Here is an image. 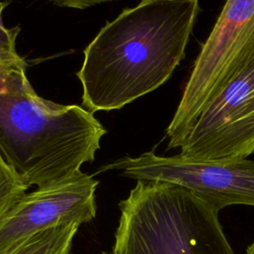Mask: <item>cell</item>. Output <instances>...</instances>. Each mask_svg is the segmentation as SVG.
<instances>
[{"instance_id":"8992f818","label":"cell","mask_w":254,"mask_h":254,"mask_svg":"<svg viewBox=\"0 0 254 254\" xmlns=\"http://www.w3.org/2000/svg\"><path fill=\"white\" fill-rule=\"evenodd\" d=\"M254 31V0H226L201 46L177 110L166 129L168 149H176Z\"/></svg>"},{"instance_id":"3957f363","label":"cell","mask_w":254,"mask_h":254,"mask_svg":"<svg viewBox=\"0 0 254 254\" xmlns=\"http://www.w3.org/2000/svg\"><path fill=\"white\" fill-rule=\"evenodd\" d=\"M118 206L112 254H234L218 211L184 187L138 180Z\"/></svg>"},{"instance_id":"7a4b0ae2","label":"cell","mask_w":254,"mask_h":254,"mask_svg":"<svg viewBox=\"0 0 254 254\" xmlns=\"http://www.w3.org/2000/svg\"><path fill=\"white\" fill-rule=\"evenodd\" d=\"M26 67L0 70V153L29 188H40L93 162L107 131L83 107L40 97Z\"/></svg>"},{"instance_id":"8fae6325","label":"cell","mask_w":254,"mask_h":254,"mask_svg":"<svg viewBox=\"0 0 254 254\" xmlns=\"http://www.w3.org/2000/svg\"><path fill=\"white\" fill-rule=\"evenodd\" d=\"M54 4L66 7V8H74V9H85L96 4H101L105 2H111L116 0H50Z\"/></svg>"},{"instance_id":"5b68a950","label":"cell","mask_w":254,"mask_h":254,"mask_svg":"<svg viewBox=\"0 0 254 254\" xmlns=\"http://www.w3.org/2000/svg\"><path fill=\"white\" fill-rule=\"evenodd\" d=\"M121 171L136 181H158L190 190L211 208L220 211L233 204L254 206V161H200L159 156L154 151L138 157L125 156L98 169V173Z\"/></svg>"},{"instance_id":"9c48e42d","label":"cell","mask_w":254,"mask_h":254,"mask_svg":"<svg viewBox=\"0 0 254 254\" xmlns=\"http://www.w3.org/2000/svg\"><path fill=\"white\" fill-rule=\"evenodd\" d=\"M28 189L0 153V219Z\"/></svg>"},{"instance_id":"ba28073f","label":"cell","mask_w":254,"mask_h":254,"mask_svg":"<svg viewBox=\"0 0 254 254\" xmlns=\"http://www.w3.org/2000/svg\"><path fill=\"white\" fill-rule=\"evenodd\" d=\"M79 224L59 225L39 232L12 254H70Z\"/></svg>"},{"instance_id":"4fadbf2b","label":"cell","mask_w":254,"mask_h":254,"mask_svg":"<svg viewBox=\"0 0 254 254\" xmlns=\"http://www.w3.org/2000/svg\"><path fill=\"white\" fill-rule=\"evenodd\" d=\"M101 254H112L111 252H105V251H102L101 252Z\"/></svg>"},{"instance_id":"7c38bea8","label":"cell","mask_w":254,"mask_h":254,"mask_svg":"<svg viewBox=\"0 0 254 254\" xmlns=\"http://www.w3.org/2000/svg\"><path fill=\"white\" fill-rule=\"evenodd\" d=\"M246 254H254V242L251 243V244L248 246V248H247V250H246Z\"/></svg>"},{"instance_id":"52a82bcc","label":"cell","mask_w":254,"mask_h":254,"mask_svg":"<svg viewBox=\"0 0 254 254\" xmlns=\"http://www.w3.org/2000/svg\"><path fill=\"white\" fill-rule=\"evenodd\" d=\"M98 181L83 172L23 194L0 219V254H12L41 231L90 222Z\"/></svg>"},{"instance_id":"30bf717a","label":"cell","mask_w":254,"mask_h":254,"mask_svg":"<svg viewBox=\"0 0 254 254\" xmlns=\"http://www.w3.org/2000/svg\"><path fill=\"white\" fill-rule=\"evenodd\" d=\"M7 3L0 1V70L26 64L16 51V38L20 28L8 29L3 24L2 13Z\"/></svg>"},{"instance_id":"277c9868","label":"cell","mask_w":254,"mask_h":254,"mask_svg":"<svg viewBox=\"0 0 254 254\" xmlns=\"http://www.w3.org/2000/svg\"><path fill=\"white\" fill-rule=\"evenodd\" d=\"M178 149L200 161H234L254 153V31Z\"/></svg>"},{"instance_id":"6da1fadb","label":"cell","mask_w":254,"mask_h":254,"mask_svg":"<svg viewBox=\"0 0 254 254\" xmlns=\"http://www.w3.org/2000/svg\"><path fill=\"white\" fill-rule=\"evenodd\" d=\"M198 0H141L84 49L77 77L88 111L120 109L164 84L184 60Z\"/></svg>"}]
</instances>
